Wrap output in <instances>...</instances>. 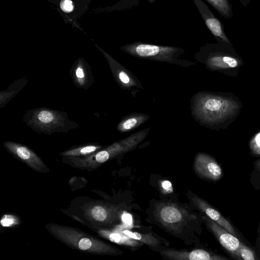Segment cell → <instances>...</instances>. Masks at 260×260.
<instances>
[{
	"label": "cell",
	"instance_id": "obj_1",
	"mask_svg": "<svg viewBox=\"0 0 260 260\" xmlns=\"http://www.w3.org/2000/svg\"><path fill=\"white\" fill-rule=\"evenodd\" d=\"M239 104L233 99L206 91L195 93L191 98L192 117L200 124L211 126L235 114Z\"/></svg>",
	"mask_w": 260,
	"mask_h": 260
},
{
	"label": "cell",
	"instance_id": "obj_2",
	"mask_svg": "<svg viewBox=\"0 0 260 260\" xmlns=\"http://www.w3.org/2000/svg\"><path fill=\"white\" fill-rule=\"evenodd\" d=\"M120 49L137 58L167 62L188 68L194 65L195 61L183 58L185 50L183 48L136 41L122 46Z\"/></svg>",
	"mask_w": 260,
	"mask_h": 260
},
{
	"label": "cell",
	"instance_id": "obj_3",
	"mask_svg": "<svg viewBox=\"0 0 260 260\" xmlns=\"http://www.w3.org/2000/svg\"><path fill=\"white\" fill-rule=\"evenodd\" d=\"M23 121L40 134L68 133L78 126L76 122L68 118L66 112L45 107L28 110L23 115Z\"/></svg>",
	"mask_w": 260,
	"mask_h": 260
},
{
	"label": "cell",
	"instance_id": "obj_4",
	"mask_svg": "<svg viewBox=\"0 0 260 260\" xmlns=\"http://www.w3.org/2000/svg\"><path fill=\"white\" fill-rule=\"evenodd\" d=\"M194 58L207 68L214 71L235 68L240 62L232 44L224 42L207 43L201 46Z\"/></svg>",
	"mask_w": 260,
	"mask_h": 260
},
{
	"label": "cell",
	"instance_id": "obj_5",
	"mask_svg": "<svg viewBox=\"0 0 260 260\" xmlns=\"http://www.w3.org/2000/svg\"><path fill=\"white\" fill-rule=\"evenodd\" d=\"M95 46L105 57L116 82L121 88L129 91L134 96H136L137 93L144 90L141 83L132 72L96 44H95Z\"/></svg>",
	"mask_w": 260,
	"mask_h": 260
},
{
	"label": "cell",
	"instance_id": "obj_6",
	"mask_svg": "<svg viewBox=\"0 0 260 260\" xmlns=\"http://www.w3.org/2000/svg\"><path fill=\"white\" fill-rule=\"evenodd\" d=\"M149 129L150 128L147 127L99 151L98 156L99 159L104 162L110 158L133 150L146 138Z\"/></svg>",
	"mask_w": 260,
	"mask_h": 260
},
{
	"label": "cell",
	"instance_id": "obj_7",
	"mask_svg": "<svg viewBox=\"0 0 260 260\" xmlns=\"http://www.w3.org/2000/svg\"><path fill=\"white\" fill-rule=\"evenodd\" d=\"M207 28L217 43L232 44L225 34L224 26L202 0H192Z\"/></svg>",
	"mask_w": 260,
	"mask_h": 260
},
{
	"label": "cell",
	"instance_id": "obj_8",
	"mask_svg": "<svg viewBox=\"0 0 260 260\" xmlns=\"http://www.w3.org/2000/svg\"><path fill=\"white\" fill-rule=\"evenodd\" d=\"M194 168L197 174L204 179L218 181L223 177V171L216 160L210 155L200 152L194 161Z\"/></svg>",
	"mask_w": 260,
	"mask_h": 260
},
{
	"label": "cell",
	"instance_id": "obj_9",
	"mask_svg": "<svg viewBox=\"0 0 260 260\" xmlns=\"http://www.w3.org/2000/svg\"><path fill=\"white\" fill-rule=\"evenodd\" d=\"M203 218L207 226L213 234L222 247L233 258L236 259V252L240 243L238 238L207 216H204Z\"/></svg>",
	"mask_w": 260,
	"mask_h": 260
},
{
	"label": "cell",
	"instance_id": "obj_10",
	"mask_svg": "<svg viewBox=\"0 0 260 260\" xmlns=\"http://www.w3.org/2000/svg\"><path fill=\"white\" fill-rule=\"evenodd\" d=\"M5 147L11 153L38 171L45 169L46 166L41 158L27 147L17 143L6 141L4 143Z\"/></svg>",
	"mask_w": 260,
	"mask_h": 260
},
{
	"label": "cell",
	"instance_id": "obj_11",
	"mask_svg": "<svg viewBox=\"0 0 260 260\" xmlns=\"http://www.w3.org/2000/svg\"><path fill=\"white\" fill-rule=\"evenodd\" d=\"M70 74L74 84L78 88L87 89L94 82L90 67L83 58H78L75 61Z\"/></svg>",
	"mask_w": 260,
	"mask_h": 260
},
{
	"label": "cell",
	"instance_id": "obj_12",
	"mask_svg": "<svg viewBox=\"0 0 260 260\" xmlns=\"http://www.w3.org/2000/svg\"><path fill=\"white\" fill-rule=\"evenodd\" d=\"M192 201L195 205L202 212H204L210 219L216 222L232 235L238 237V235L229 221L225 218L221 213L211 206L207 202L195 196Z\"/></svg>",
	"mask_w": 260,
	"mask_h": 260
},
{
	"label": "cell",
	"instance_id": "obj_13",
	"mask_svg": "<svg viewBox=\"0 0 260 260\" xmlns=\"http://www.w3.org/2000/svg\"><path fill=\"white\" fill-rule=\"evenodd\" d=\"M166 256L172 259L189 260H226L229 258L209 252L203 249H195L190 252L168 250L162 252Z\"/></svg>",
	"mask_w": 260,
	"mask_h": 260
},
{
	"label": "cell",
	"instance_id": "obj_14",
	"mask_svg": "<svg viewBox=\"0 0 260 260\" xmlns=\"http://www.w3.org/2000/svg\"><path fill=\"white\" fill-rule=\"evenodd\" d=\"M158 217L166 225H177L185 220L184 211L172 204H165L159 208Z\"/></svg>",
	"mask_w": 260,
	"mask_h": 260
},
{
	"label": "cell",
	"instance_id": "obj_15",
	"mask_svg": "<svg viewBox=\"0 0 260 260\" xmlns=\"http://www.w3.org/2000/svg\"><path fill=\"white\" fill-rule=\"evenodd\" d=\"M150 116L147 114L134 112L125 115L118 123L116 128L120 133L132 131L147 121Z\"/></svg>",
	"mask_w": 260,
	"mask_h": 260
},
{
	"label": "cell",
	"instance_id": "obj_16",
	"mask_svg": "<svg viewBox=\"0 0 260 260\" xmlns=\"http://www.w3.org/2000/svg\"><path fill=\"white\" fill-rule=\"evenodd\" d=\"M27 81V78L26 77L19 79L11 84L7 90L1 91L0 93L1 107L5 106L12 98L20 91L26 85Z\"/></svg>",
	"mask_w": 260,
	"mask_h": 260
},
{
	"label": "cell",
	"instance_id": "obj_17",
	"mask_svg": "<svg viewBox=\"0 0 260 260\" xmlns=\"http://www.w3.org/2000/svg\"><path fill=\"white\" fill-rule=\"evenodd\" d=\"M205 1L224 18L229 19L233 16V6L230 0Z\"/></svg>",
	"mask_w": 260,
	"mask_h": 260
},
{
	"label": "cell",
	"instance_id": "obj_18",
	"mask_svg": "<svg viewBox=\"0 0 260 260\" xmlns=\"http://www.w3.org/2000/svg\"><path fill=\"white\" fill-rule=\"evenodd\" d=\"M102 146L100 145H89L76 148L61 153L64 156L84 155L92 153L97 150L100 149Z\"/></svg>",
	"mask_w": 260,
	"mask_h": 260
},
{
	"label": "cell",
	"instance_id": "obj_19",
	"mask_svg": "<svg viewBox=\"0 0 260 260\" xmlns=\"http://www.w3.org/2000/svg\"><path fill=\"white\" fill-rule=\"evenodd\" d=\"M124 234L136 240H139L145 244H148L153 246L158 244L159 241L152 236L148 234L143 235L137 232H133L128 230L123 231Z\"/></svg>",
	"mask_w": 260,
	"mask_h": 260
},
{
	"label": "cell",
	"instance_id": "obj_20",
	"mask_svg": "<svg viewBox=\"0 0 260 260\" xmlns=\"http://www.w3.org/2000/svg\"><path fill=\"white\" fill-rule=\"evenodd\" d=\"M257 259L254 251L240 242L236 252V259L255 260Z\"/></svg>",
	"mask_w": 260,
	"mask_h": 260
},
{
	"label": "cell",
	"instance_id": "obj_21",
	"mask_svg": "<svg viewBox=\"0 0 260 260\" xmlns=\"http://www.w3.org/2000/svg\"><path fill=\"white\" fill-rule=\"evenodd\" d=\"M91 215L94 219L101 221L107 218V212L104 207L96 206L92 209Z\"/></svg>",
	"mask_w": 260,
	"mask_h": 260
},
{
	"label": "cell",
	"instance_id": "obj_22",
	"mask_svg": "<svg viewBox=\"0 0 260 260\" xmlns=\"http://www.w3.org/2000/svg\"><path fill=\"white\" fill-rule=\"evenodd\" d=\"M251 151L256 154H260V133L251 140L250 144Z\"/></svg>",
	"mask_w": 260,
	"mask_h": 260
},
{
	"label": "cell",
	"instance_id": "obj_23",
	"mask_svg": "<svg viewBox=\"0 0 260 260\" xmlns=\"http://www.w3.org/2000/svg\"><path fill=\"white\" fill-rule=\"evenodd\" d=\"M73 3L70 0H63L60 3V8L64 12H71L73 10Z\"/></svg>",
	"mask_w": 260,
	"mask_h": 260
},
{
	"label": "cell",
	"instance_id": "obj_24",
	"mask_svg": "<svg viewBox=\"0 0 260 260\" xmlns=\"http://www.w3.org/2000/svg\"><path fill=\"white\" fill-rule=\"evenodd\" d=\"M1 223L4 226H9L13 223V219L5 217L1 220Z\"/></svg>",
	"mask_w": 260,
	"mask_h": 260
},
{
	"label": "cell",
	"instance_id": "obj_25",
	"mask_svg": "<svg viewBox=\"0 0 260 260\" xmlns=\"http://www.w3.org/2000/svg\"><path fill=\"white\" fill-rule=\"evenodd\" d=\"M162 186L164 189H168L169 188L171 187L172 185L170 182L165 181L162 183Z\"/></svg>",
	"mask_w": 260,
	"mask_h": 260
},
{
	"label": "cell",
	"instance_id": "obj_26",
	"mask_svg": "<svg viewBox=\"0 0 260 260\" xmlns=\"http://www.w3.org/2000/svg\"><path fill=\"white\" fill-rule=\"evenodd\" d=\"M241 5L245 8H247L251 0H239Z\"/></svg>",
	"mask_w": 260,
	"mask_h": 260
},
{
	"label": "cell",
	"instance_id": "obj_27",
	"mask_svg": "<svg viewBox=\"0 0 260 260\" xmlns=\"http://www.w3.org/2000/svg\"><path fill=\"white\" fill-rule=\"evenodd\" d=\"M255 167L260 172V159L256 161L254 163Z\"/></svg>",
	"mask_w": 260,
	"mask_h": 260
},
{
	"label": "cell",
	"instance_id": "obj_28",
	"mask_svg": "<svg viewBox=\"0 0 260 260\" xmlns=\"http://www.w3.org/2000/svg\"><path fill=\"white\" fill-rule=\"evenodd\" d=\"M147 1L149 4H151L152 3H153L154 2H155L156 0H146Z\"/></svg>",
	"mask_w": 260,
	"mask_h": 260
}]
</instances>
